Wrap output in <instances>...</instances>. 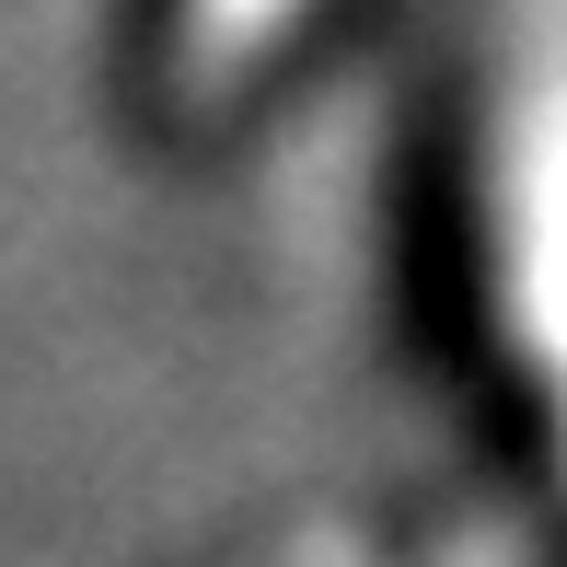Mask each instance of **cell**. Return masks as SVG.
<instances>
[{
    "label": "cell",
    "mask_w": 567,
    "mask_h": 567,
    "mask_svg": "<svg viewBox=\"0 0 567 567\" xmlns=\"http://www.w3.org/2000/svg\"><path fill=\"white\" fill-rule=\"evenodd\" d=\"M290 23V0H186L174 12V105H209V93H231L255 59H267V35Z\"/></svg>",
    "instance_id": "obj_1"
},
{
    "label": "cell",
    "mask_w": 567,
    "mask_h": 567,
    "mask_svg": "<svg viewBox=\"0 0 567 567\" xmlns=\"http://www.w3.org/2000/svg\"><path fill=\"white\" fill-rule=\"evenodd\" d=\"M267 567H371V545H359V533H301V545H278Z\"/></svg>",
    "instance_id": "obj_2"
}]
</instances>
